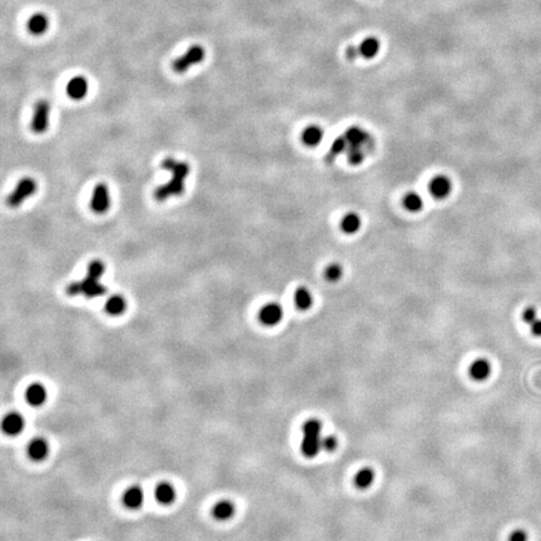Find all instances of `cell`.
<instances>
[{
	"mask_svg": "<svg viewBox=\"0 0 541 541\" xmlns=\"http://www.w3.org/2000/svg\"><path fill=\"white\" fill-rule=\"evenodd\" d=\"M162 168L171 172L172 179L168 183L155 188L154 198L158 202H165L169 197L182 194L184 192V182H186V178L188 177L189 171H191L188 163L178 162L171 157L163 159Z\"/></svg>",
	"mask_w": 541,
	"mask_h": 541,
	"instance_id": "obj_1",
	"label": "cell"
},
{
	"mask_svg": "<svg viewBox=\"0 0 541 541\" xmlns=\"http://www.w3.org/2000/svg\"><path fill=\"white\" fill-rule=\"evenodd\" d=\"M106 288L99 282V278L94 277V276L88 275L87 277L82 281H76L71 282L70 284H68L67 287V293L70 296H77V295H83L87 298H94V297H100V296L105 295Z\"/></svg>",
	"mask_w": 541,
	"mask_h": 541,
	"instance_id": "obj_2",
	"label": "cell"
},
{
	"mask_svg": "<svg viewBox=\"0 0 541 541\" xmlns=\"http://www.w3.org/2000/svg\"><path fill=\"white\" fill-rule=\"evenodd\" d=\"M37 188H38V184H37L35 179H33V178L30 177L22 178V179L19 181V183L16 184L15 188H14V191L11 192L9 197H8V206L11 207V208L19 207L27 198L31 197V195L35 193Z\"/></svg>",
	"mask_w": 541,
	"mask_h": 541,
	"instance_id": "obj_3",
	"label": "cell"
},
{
	"mask_svg": "<svg viewBox=\"0 0 541 541\" xmlns=\"http://www.w3.org/2000/svg\"><path fill=\"white\" fill-rule=\"evenodd\" d=\"M204 56H206V51H204L203 47H201V45H193V47L189 48L182 57L175 59L172 67H173V70L175 73H186L189 68L202 62L204 59Z\"/></svg>",
	"mask_w": 541,
	"mask_h": 541,
	"instance_id": "obj_4",
	"label": "cell"
},
{
	"mask_svg": "<svg viewBox=\"0 0 541 541\" xmlns=\"http://www.w3.org/2000/svg\"><path fill=\"white\" fill-rule=\"evenodd\" d=\"M49 112L50 105L45 99H40L34 106L33 119H31V131L37 134L45 133L49 125Z\"/></svg>",
	"mask_w": 541,
	"mask_h": 541,
	"instance_id": "obj_5",
	"label": "cell"
},
{
	"mask_svg": "<svg viewBox=\"0 0 541 541\" xmlns=\"http://www.w3.org/2000/svg\"><path fill=\"white\" fill-rule=\"evenodd\" d=\"M345 138H346L348 147H362L366 152L371 151L373 143H375L371 134H368L364 128L357 125L350 127L345 133Z\"/></svg>",
	"mask_w": 541,
	"mask_h": 541,
	"instance_id": "obj_6",
	"label": "cell"
},
{
	"mask_svg": "<svg viewBox=\"0 0 541 541\" xmlns=\"http://www.w3.org/2000/svg\"><path fill=\"white\" fill-rule=\"evenodd\" d=\"M111 207V195H109V189L104 183H99L94 187L93 195L91 201L92 211L97 214H103Z\"/></svg>",
	"mask_w": 541,
	"mask_h": 541,
	"instance_id": "obj_7",
	"label": "cell"
},
{
	"mask_svg": "<svg viewBox=\"0 0 541 541\" xmlns=\"http://www.w3.org/2000/svg\"><path fill=\"white\" fill-rule=\"evenodd\" d=\"M428 192L436 200H444L453 192V181L445 174H437L428 183Z\"/></svg>",
	"mask_w": 541,
	"mask_h": 541,
	"instance_id": "obj_8",
	"label": "cell"
},
{
	"mask_svg": "<svg viewBox=\"0 0 541 541\" xmlns=\"http://www.w3.org/2000/svg\"><path fill=\"white\" fill-rule=\"evenodd\" d=\"M258 318H260V322L264 326H276L283 318V309H282L281 304L276 303V302H270V303L264 304L260 310Z\"/></svg>",
	"mask_w": 541,
	"mask_h": 541,
	"instance_id": "obj_9",
	"label": "cell"
},
{
	"mask_svg": "<svg viewBox=\"0 0 541 541\" xmlns=\"http://www.w3.org/2000/svg\"><path fill=\"white\" fill-rule=\"evenodd\" d=\"M25 426L24 417L18 412H10L3 419V431L9 436H16L23 432Z\"/></svg>",
	"mask_w": 541,
	"mask_h": 541,
	"instance_id": "obj_10",
	"label": "cell"
},
{
	"mask_svg": "<svg viewBox=\"0 0 541 541\" xmlns=\"http://www.w3.org/2000/svg\"><path fill=\"white\" fill-rule=\"evenodd\" d=\"M67 94L74 100L83 99L88 93V80L84 77L77 76L71 78L67 84Z\"/></svg>",
	"mask_w": 541,
	"mask_h": 541,
	"instance_id": "obj_11",
	"label": "cell"
},
{
	"mask_svg": "<svg viewBox=\"0 0 541 541\" xmlns=\"http://www.w3.org/2000/svg\"><path fill=\"white\" fill-rule=\"evenodd\" d=\"M324 137V131L317 124H311L302 132V143L307 147H317L321 145Z\"/></svg>",
	"mask_w": 541,
	"mask_h": 541,
	"instance_id": "obj_12",
	"label": "cell"
},
{
	"mask_svg": "<svg viewBox=\"0 0 541 541\" xmlns=\"http://www.w3.org/2000/svg\"><path fill=\"white\" fill-rule=\"evenodd\" d=\"M49 454V445L43 437H35L28 445V455L34 461H42Z\"/></svg>",
	"mask_w": 541,
	"mask_h": 541,
	"instance_id": "obj_13",
	"label": "cell"
},
{
	"mask_svg": "<svg viewBox=\"0 0 541 541\" xmlns=\"http://www.w3.org/2000/svg\"><path fill=\"white\" fill-rule=\"evenodd\" d=\"M25 397H27V402L30 406H33V407H39V406L44 405L45 401H47V388L43 386L42 384L30 385V386L28 387Z\"/></svg>",
	"mask_w": 541,
	"mask_h": 541,
	"instance_id": "obj_14",
	"label": "cell"
},
{
	"mask_svg": "<svg viewBox=\"0 0 541 541\" xmlns=\"http://www.w3.org/2000/svg\"><path fill=\"white\" fill-rule=\"evenodd\" d=\"M468 373L475 381H483L491 373V365L486 358H477L471 364Z\"/></svg>",
	"mask_w": 541,
	"mask_h": 541,
	"instance_id": "obj_15",
	"label": "cell"
},
{
	"mask_svg": "<svg viewBox=\"0 0 541 541\" xmlns=\"http://www.w3.org/2000/svg\"><path fill=\"white\" fill-rule=\"evenodd\" d=\"M123 502L129 509H139L145 502V493L139 486H132L123 495Z\"/></svg>",
	"mask_w": 541,
	"mask_h": 541,
	"instance_id": "obj_16",
	"label": "cell"
},
{
	"mask_svg": "<svg viewBox=\"0 0 541 541\" xmlns=\"http://www.w3.org/2000/svg\"><path fill=\"white\" fill-rule=\"evenodd\" d=\"M49 27V19L47 18L45 14L37 13L34 15H31L29 20H28L27 28L29 30L30 34L33 35H42L47 31Z\"/></svg>",
	"mask_w": 541,
	"mask_h": 541,
	"instance_id": "obj_17",
	"label": "cell"
},
{
	"mask_svg": "<svg viewBox=\"0 0 541 541\" xmlns=\"http://www.w3.org/2000/svg\"><path fill=\"white\" fill-rule=\"evenodd\" d=\"M177 496L175 493V489L172 483L169 482H162L157 486L155 489V499L162 505H169V503H173Z\"/></svg>",
	"mask_w": 541,
	"mask_h": 541,
	"instance_id": "obj_18",
	"label": "cell"
},
{
	"mask_svg": "<svg viewBox=\"0 0 541 541\" xmlns=\"http://www.w3.org/2000/svg\"><path fill=\"white\" fill-rule=\"evenodd\" d=\"M361 217L355 212H350L347 213V214H345L344 217H342L341 223H339L342 232H345L346 235H355V233H357L358 229L361 228Z\"/></svg>",
	"mask_w": 541,
	"mask_h": 541,
	"instance_id": "obj_19",
	"label": "cell"
},
{
	"mask_svg": "<svg viewBox=\"0 0 541 541\" xmlns=\"http://www.w3.org/2000/svg\"><path fill=\"white\" fill-rule=\"evenodd\" d=\"M212 512L215 519L221 520V521H226V520L231 519L235 515L236 508L233 502L229 501V500H221L220 502H217L213 506Z\"/></svg>",
	"mask_w": 541,
	"mask_h": 541,
	"instance_id": "obj_20",
	"label": "cell"
},
{
	"mask_svg": "<svg viewBox=\"0 0 541 541\" xmlns=\"http://www.w3.org/2000/svg\"><path fill=\"white\" fill-rule=\"evenodd\" d=\"M127 309V301L123 296L113 295L105 302V312L111 316H120Z\"/></svg>",
	"mask_w": 541,
	"mask_h": 541,
	"instance_id": "obj_21",
	"label": "cell"
},
{
	"mask_svg": "<svg viewBox=\"0 0 541 541\" xmlns=\"http://www.w3.org/2000/svg\"><path fill=\"white\" fill-rule=\"evenodd\" d=\"M321 440L322 437L303 436V440L301 442L302 454L307 457H315L322 450Z\"/></svg>",
	"mask_w": 541,
	"mask_h": 541,
	"instance_id": "obj_22",
	"label": "cell"
},
{
	"mask_svg": "<svg viewBox=\"0 0 541 541\" xmlns=\"http://www.w3.org/2000/svg\"><path fill=\"white\" fill-rule=\"evenodd\" d=\"M295 303L298 310L306 311L312 307L313 295L307 287H298L295 292Z\"/></svg>",
	"mask_w": 541,
	"mask_h": 541,
	"instance_id": "obj_23",
	"label": "cell"
},
{
	"mask_svg": "<svg viewBox=\"0 0 541 541\" xmlns=\"http://www.w3.org/2000/svg\"><path fill=\"white\" fill-rule=\"evenodd\" d=\"M380 47H381V44H380V40L375 38V37L366 38L364 42L361 43V44L358 45L359 56H362L364 58H367V59L373 58V57H376L377 53H378Z\"/></svg>",
	"mask_w": 541,
	"mask_h": 541,
	"instance_id": "obj_24",
	"label": "cell"
},
{
	"mask_svg": "<svg viewBox=\"0 0 541 541\" xmlns=\"http://www.w3.org/2000/svg\"><path fill=\"white\" fill-rule=\"evenodd\" d=\"M375 480V471L371 467H364L356 474L355 483L358 489H367Z\"/></svg>",
	"mask_w": 541,
	"mask_h": 541,
	"instance_id": "obj_25",
	"label": "cell"
},
{
	"mask_svg": "<svg viewBox=\"0 0 541 541\" xmlns=\"http://www.w3.org/2000/svg\"><path fill=\"white\" fill-rule=\"evenodd\" d=\"M404 206L408 212L417 213L424 208V200L417 192H410L404 197Z\"/></svg>",
	"mask_w": 541,
	"mask_h": 541,
	"instance_id": "obj_26",
	"label": "cell"
},
{
	"mask_svg": "<svg viewBox=\"0 0 541 541\" xmlns=\"http://www.w3.org/2000/svg\"><path fill=\"white\" fill-rule=\"evenodd\" d=\"M302 431H303V436L321 437V431H322L321 421L317 419L307 420V421L303 424V426H302Z\"/></svg>",
	"mask_w": 541,
	"mask_h": 541,
	"instance_id": "obj_27",
	"label": "cell"
},
{
	"mask_svg": "<svg viewBox=\"0 0 541 541\" xmlns=\"http://www.w3.org/2000/svg\"><path fill=\"white\" fill-rule=\"evenodd\" d=\"M346 153H347L348 162L353 166H357V165H361V163L364 162L367 152L365 151L362 147H348Z\"/></svg>",
	"mask_w": 541,
	"mask_h": 541,
	"instance_id": "obj_28",
	"label": "cell"
},
{
	"mask_svg": "<svg viewBox=\"0 0 541 541\" xmlns=\"http://www.w3.org/2000/svg\"><path fill=\"white\" fill-rule=\"evenodd\" d=\"M344 276V267L337 262L330 263L324 269V277L329 282H338Z\"/></svg>",
	"mask_w": 541,
	"mask_h": 541,
	"instance_id": "obj_29",
	"label": "cell"
},
{
	"mask_svg": "<svg viewBox=\"0 0 541 541\" xmlns=\"http://www.w3.org/2000/svg\"><path fill=\"white\" fill-rule=\"evenodd\" d=\"M347 149H348V143H347L346 138H345V135L344 137H338L333 140L332 146H331L330 155L332 158H335L336 155L347 152Z\"/></svg>",
	"mask_w": 541,
	"mask_h": 541,
	"instance_id": "obj_30",
	"label": "cell"
},
{
	"mask_svg": "<svg viewBox=\"0 0 541 541\" xmlns=\"http://www.w3.org/2000/svg\"><path fill=\"white\" fill-rule=\"evenodd\" d=\"M104 270H105L104 263L99 260L92 261L91 263L88 264V275L94 276V277L100 278L103 275H104Z\"/></svg>",
	"mask_w": 541,
	"mask_h": 541,
	"instance_id": "obj_31",
	"label": "cell"
},
{
	"mask_svg": "<svg viewBox=\"0 0 541 541\" xmlns=\"http://www.w3.org/2000/svg\"><path fill=\"white\" fill-rule=\"evenodd\" d=\"M321 445H322V450H326V451H329V453H332V451H335L336 448H337L338 442H337V439H336L335 436L329 435V436L322 437Z\"/></svg>",
	"mask_w": 541,
	"mask_h": 541,
	"instance_id": "obj_32",
	"label": "cell"
},
{
	"mask_svg": "<svg viewBox=\"0 0 541 541\" xmlns=\"http://www.w3.org/2000/svg\"><path fill=\"white\" fill-rule=\"evenodd\" d=\"M535 319H537V311H536V309H535L534 306L526 307V309L524 310V312H522V321L525 322V323H528L529 326H530V324L535 321Z\"/></svg>",
	"mask_w": 541,
	"mask_h": 541,
	"instance_id": "obj_33",
	"label": "cell"
},
{
	"mask_svg": "<svg viewBox=\"0 0 541 541\" xmlns=\"http://www.w3.org/2000/svg\"><path fill=\"white\" fill-rule=\"evenodd\" d=\"M509 541H528V534L522 529H516L509 535Z\"/></svg>",
	"mask_w": 541,
	"mask_h": 541,
	"instance_id": "obj_34",
	"label": "cell"
},
{
	"mask_svg": "<svg viewBox=\"0 0 541 541\" xmlns=\"http://www.w3.org/2000/svg\"><path fill=\"white\" fill-rule=\"evenodd\" d=\"M530 331L534 336L541 337V318L535 319L534 322L530 324Z\"/></svg>",
	"mask_w": 541,
	"mask_h": 541,
	"instance_id": "obj_35",
	"label": "cell"
},
{
	"mask_svg": "<svg viewBox=\"0 0 541 541\" xmlns=\"http://www.w3.org/2000/svg\"><path fill=\"white\" fill-rule=\"evenodd\" d=\"M346 56L348 60H355L359 56L358 47H348L346 50Z\"/></svg>",
	"mask_w": 541,
	"mask_h": 541,
	"instance_id": "obj_36",
	"label": "cell"
}]
</instances>
